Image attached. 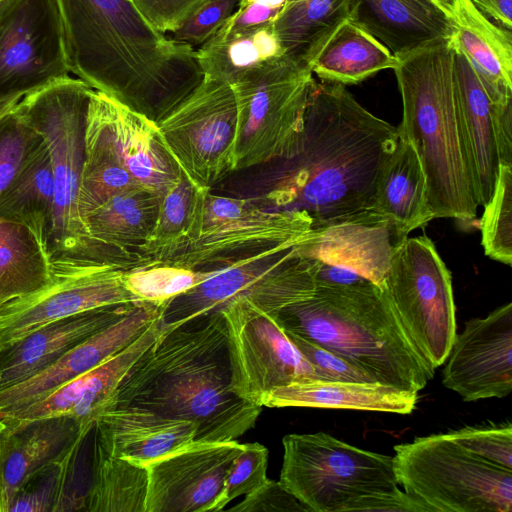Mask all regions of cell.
Listing matches in <instances>:
<instances>
[{
    "label": "cell",
    "instance_id": "cell-1",
    "mask_svg": "<svg viewBox=\"0 0 512 512\" xmlns=\"http://www.w3.org/2000/svg\"><path fill=\"white\" fill-rule=\"evenodd\" d=\"M398 129L365 109L345 85L315 80L298 143L273 191L279 210L312 231L373 212L381 165Z\"/></svg>",
    "mask_w": 512,
    "mask_h": 512
},
{
    "label": "cell",
    "instance_id": "cell-2",
    "mask_svg": "<svg viewBox=\"0 0 512 512\" xmlns=\"http://www.w3.org/2000/svg\"><path fill=\"white\" fill-rule=\"evenodd\" d=\"M70 74L158 116L203 80L196 49L153 27L131 0H55Z\"/></svg>",
    "mask_w": 512,
    "mask_h": 512
},
{
    "label": "cell",
    "instance_id": "cell-3",
    "mask_svg": "<svg viewBox=\"0 0 512 512\" xmlns=\"http://www.w3.org/2000/svg\"><path fill=\"white\" fill-rule=\"evenodd\" d=\"M231 377L227 325L218 311L161 328L105 410L140 407L193 422L194 441L236 440L255 425L262 406L238 396Z\"/></svg>",
    "mask_w": 512,
    "mask_h": 512
},
{
    "label": "cell",
    "instance_id": "cell-4",
    "mask_svg": "<svg viewBox=\"0 0 512 512\" xmlns=\"http://www.w3.org/2000/svg\"><path fill=\"white\" fill-rule=\"evenodd\" d=\"M269 312L285 332L331 350L377 382L418 393L434 376L385 291L371 281L316 286L309 296Z\"/></svg>",
    "mask_w": 512,
    "mask_h": 512
},
{
    "label": "cell",
    "instance_id": "cell-5",
    "mask_svg": "<svg viewBox=\"0 0 512 512\" xmlns=\"http://www.w3.org/2000/svg\"><path fill=\"white\" fill-rule=\"evenodd\" d=\"M398 59L403 116L397 129L420 160L434 218L472 221L479 206L454 84L453 39Z\"/></svg>",
    "mask_w": 512,
    "mask_h": 512
},
{
    "label": "cell",
    "instance_id": "cell-6",
    "mask_svg": "<svg viewBox=\"0 0 512 512\" xmlns=\"http://www.w3.org/2000/svg\"><path fill=\"white\" fill-rule=\"evenodd\" d=\"M92 90L67 75L28 92L15 107L43 137L51 157L55 195L46 254L55 268L117 263L92 239L79 212L85 117Z\"/></svg>",
    "mask_w": 512,
    "mask_h": 512
},
{
    "label": "cell",
    "instance_id": "cell-7",
    "mask_svg": "<svg viewBox=\"0 0 512 512\" xmlns=\"http://www.w3.org/2000/svg\"><path fill=\"white\" fill-rule=\"evenodd\" d=\"M281 484L311 512H425L396 478L393 456L325 432L283 438Z\"/></svg>",
    "mask_w": 512,
    "mask_h": 512
},
{
    "label": "cell",
    "instance_id": "cell-8",
    "mask_svg": "<svg viewBox=\"0 0 512 512\" xmlns=\"http://www.w3.org/2000/svg\"><path fill=\"white\" fill-rule=\"evenodd\" d=\"M398 484L425 512H511L512 470L490 463L450 433L394 446Z\"/></svg>",
    "mask_w": 512,
    "mask_h": 512
},
{
    "label": "cell",
    "instance_id": "cell-9",
    "mask_svg": "<svg viewBox=\"0 0 512 512\" xmlns=\"http://www.w3.org/2000/svg\"><path fill=\"white\" fill-rule=\"evenodd\" d=\"M410 340L436 369L445 363L457 332L451 273L426 236L396 248L381 286Z\"/></svg>",
    "mask_w": 512,
    "mask_h": 512
},
{
    "label": "cell",
    "instance_id": "cell-10",
    "mask_svg": "<svg viewBox=\"0 0 512 512\" xmlns=\"http://www.w3.org/2000/svg\"><path fill=\"white\" fill-rule=\"evenodd\" d=\"M154 120L170 155L196 187L211 190L237 171L238 106L230 84L204 76Z\"/></svg>",
    "mask_w": 512,
    "mask_h": 512
},
{
    "label": "cell",
    "instance_id": "cell-11",
    "mask_svg": "<svg viewBox=\"0 0 512 512\" xmlns=\"http://www.w3.org/2000/svg\"><path fill=\"white\" fill-rule=\"evenodd\" d=\"M311 231L310 221L299 212L263 209L248 199L201 189L188 240L167 263L213 268L276 245L299 243Z\"/></svg>",
    "mask_w": 512,
    "mask_h": 512
},
{
    "label": "cell",
    "instance_id": "cell-12",
    "mask_svg": "<svg viewBox=\"0 0 512 512\" xmlns=\"http://www.w3.org/2000/svg\"><path fill=\"white\" fill-rule=\"evenodd\" d=\"M315 79L289 59L234 85L237 171L287 159L302 130Z\"/></svg>",
    "mask_w": 512,
    "mask_h": 512
},
{
    "label": "cell",
    "instance_id": "cell-13",
    "mask_svg": "<svg viewBox=\"0 0 512 512\" xmlns=\"http://www.w3.org/2000/svg\"><path fill=\"white\" fill-rule=\"evenodd\" d=\"M107 168L123 169L141 187L161 195L182 174L153 118L93 89L85 117L82 171Z\"/></svg>",
    "mask_w": 512,
    "mask_h": 512
},
{
    "label": "cell",
    "instance_id": "cell-14",
    "mask_svg": "<svg viewBox=\"0 0 512 512\" xmlns=\"http://www.w3.org/2000/svg\"><path fill=\"white\" fill-rule=\"evenodd\" d=\"M297 245H276L213 267L210 278L162 305L161 328L218 312L240 296L265 301L312 284V263Z\"/></svg>",
    "mask_w": 512,
    "mask_h": 512
},
{
    "label": "cell",
    "instance_id": "cell-15",
    "mask_svg": "<svg viewBox=\"0 0 512 512\" xmlns=\"http://www.w3.org/2000/svg\"><path fill=\"white\" fill-rule=\"evenodd\" d=\"M220 311L228 331L231 387L241 398L262 406L263 398L276 387L323 379L274 315L248 297L235 298Z\"/></svg>",
    "mask_w": 512,
    "mask_h": 512
},
{
    "label": "cell",
    "instance_id": "cell-16",
    "mask_svg": "<svg viewBox=\"0 0 512 512\" xmlns=\"http://www.w3.org/2000/svg\"><path fill=\"white\" fill-rule=\"evenodd\" d=\"M127 267L102 262L51 266L41 289L0 305V349L54 321L99 307L139 301L124 284Z\"/></svg>",
    "mask_w": 512,
    "mask_h": 512
},
{
    "label": "cell",
    "instance_id": "cell-17",
    "mask_svg": "<svg viewBox=\"0 0 512 512\" xmlns=\"http://www.w3.org/2000/svg\"><path fill=\"white\" fill-rule=\"evenodd\" d=\"M67 75L55 0H15L0 18V98Z\"/></svg>",
    "mask_w": 512,
    "mask_h": 512
},
{
    "label": "cell",
    "instance_id": "cell-18",
    "mask_svg": "<svg viewBox=\"0 0 512 512\" xmlns=\"http://www.w3.org/2000/svg\"><path fill=\"white\" fill-rule=\"evenodd\" d=\"M443 385L465 402L503 398L512 390V303L473 318L456 335Z\"/></svg>",
    "mask_w": 512,
    "mask_h": 512
},
{
    "label": "cell",
    "instance_id": "cell-19",
    "mask_svg": "<svg viewBox=\"0 0 512 512\" xmlns=\"http://www.w3.org/2000/svg\"><path fill=\"white\" fill-rule=\"evenodd\" d=\"M241 449L236 440L193 441L149 464L146 512H214Z\"/></svg>",
    "mask_w": 512,
    "mask_h": 512
},
{
    "label": "cell",
    "instance_id": "cell-20",
    "mask_svg": "<svg viewBox=\"0 0 512 512\" xmlns=\"http://www.w3.org/2000/svg\"><path fill=\"white\" fill-rule=\"evenodd\" d=\"M161 308L149 302L134 303L122 317L69 349L41 373L0 391V415L42 399L124 350L160 317Z\"/></svg>",
    "mask_w": 512,
    "mask_h": 512
},
{
    "label": "cell",
    "instance_id": "cell-21",
    "mask_svg": "<svg viewBox=\"0 0 512 512\" xmlns=\"http://www.w3.org/2000/svg\"><path fill=\"white\" fill-rule=\"evenodd\" d=\"M0 484L3 512L23 481L44 465L63 458L94 427L68 415L0 419Z\"/></svg>",
    "mask_w": 512,
    "mask_h": 512
},
{
    "label": "cell",
    "instance_id": "cell-22",
    "mask_svg": "<svg viewBox=\"0 0 512 512\" xmlns=\"http://www.w3.org/2000/svg\"><path fill=\"white\" fill-rule=\"evenodd\" d=\"M407 237L373 211L313 230L297 248L308 259L352 269L381 287L396 248Z\"/></svg>",
    "mask_w": 512,
    "mask_h": 512
},
{
    "label": "cell",
    "instance_id": "cell-23",
    "mask_svg": "<svg viewBox=\"0 0 512 512\" xmlns=\"http://www.w3.org/2000/svg\"><path fill=\"white\" fill-rule=\"evenodd\" d=\"M159 318L155 319L131 345L101 365L24 408L0 415V419L68 415L85 426L94 427L119 384L161 333Z\"/></svg>",
    "mask_w": 512,
    "mask_h": 512
},
{
    "label": "cell",
    "instance_id": "cell-24",
    "mask_svg": "<svg viewBox=\"0 0 512 512\" xmlns=\"http://www.w3.org/2000/svg\"><path fill=\"white\" fill-rule=\"evenodd\" d=\"M133 303L87 310L42 326L0 349V391L55 363L69 349L122 317Z\"/></svg>",
    "mask_w": 512,
    "mask_h": 512
},
{
    "label": "cell",
    "instance_id": "cell-25",
    "mask_svg": "<svg viewBox=\"0 0 512 512\" xmlns=\"http://www.w3.org/2000/svg\"><path fill=\"white\" fill-rule=\"evenodd\" d=\"M92 433L110 454L148 466L193 442L196 426L189 420L125 406L103 411Z\"/></svg>",
    "mask_w": 512,
    "mask_h": 512
},
{
    "label": "cell",
    "instance_id": "cell-26",
    "mask_svg": "<svg viewBox=\"0 0 512 512\" xmlns=\"http://www.w3.org/2000/svg\"><path fill=\"white\" fill-rule=\"evenodd\" d=\"M350 2L351 19L397 58L454 36V20L431 0Z\"/></svg>",
    "mask_w": 512,
    "mask_h": 512
},
{
    "label": "cell",
    "instance_id": "cell-27",
    "mask_svg": "<svg viewBox=\"0 0 512 512\" xmlns=\"http://www.w3.org/2000/svg\"><path fill=\"white\" fill-rule=\"evenodd\" d=\"M453 74L475 197L478 206L483 207L492 196L500 166L493 103L470 62L455 44Z\"/></svg>",
    "mask_w": 512,
    "mask_h": 512
},
{
    "label": "cell",
    "instance_id": "cell-28",
    "mask_svg": "<svg viewBox=\"0 0 512 512\" xmlns=\"http://www.w3.org/2000/svg\"><path fill=\"white\" fill-rule=\"evenodd\" d=\"M417 401V392L380 382L308 378L272 389L263 398L262 406L410 414L415 410Z\"/></svg>",
    "mask_w": 512,
    "mask_h": 512
},
{
    "label": "cell",
    "instance_id": "cell-29",
    "mask_svg": "<svg viewBox=\"0 0 512 512\" xmlns=\"http://www.w3.org/2000/svg\"><path fill=\"white\" fill-rule=\"evenodd\" d=\"M453 42L467 58L493 104L512 101V31L459 0Z\"/></svg>",
    "mask_w": 512,
    "mask_h": 512
},
{
    "label": "cell",
    "instance_id": "cell-30",
    "mask_svg": "<svg viewBox=\"0 0 512 512\" xmlns=\"http://www.w3.org/2000/svg\"><path fill=\"white\" fill-rule=\"evenodd\" d=\"M373 210L391 220L405 236L435 219L420 160L412 145L399 133L381 165Z\"/></svg>",
    "mask_w": 512,
    "mask_h": 512
},
{
    "label": "cell",
    "instance_id": "cell-31",
    "mask_svg": "<svg viewBox=\"0 0 512 512\" xmlns=\"http://www.w3.org/2000/svg\"><path fill=\"white\" fill-rule=\"evenodd\" d=\"M196 53L204 76L230 85L288 59L273 23L230 33L216 32Z\"/></svg>",
    "mask_w": 512,
    "mask_h": 512
},
{
    "label": "cell",
    "instance_id": "cell-32",
    "mask_svg": "<svg viewBox=\"0 0 512 512\" xmlns=\"http://www.w3.org/2000/svg\"><path fill=\"white\" fill-rule=\"evenodd\" d=\"M162 195L132 188L107 199L84 218L92 239L117 263L127 268L128 248L139 247L157 217Z\"/></svg>",
    "mask_w": 512,
    "mask_h": 512
},
{
    "label": "cell",
    "instance_id": "cell-33",
    "mask_svg": "<svg viewBox=\"0 0 512 512\" xmlns=\"http://www.w3.org/2000/svg\"><path fill=\"white\" fill-rule=\"evenodd\" d=\"M399 59L378 39L355 23L344 21L311 62L321 81L357 84L384 69H395Z\"/></svg>",
    "mask_w": 512,
    "mask_h": 512
},
{
    "label": "cell",
    "instance_id": "cell-34",
    "mask_svg": "<svg viewBox=\"0 0 512 512\" xmlns=\"http://www.w3.org/2000/svg\"><path fill=\"white\" fill-rule=\"evenodd\" d=\"M351 15L350 0H286L273 26L285 56L310 69L319 50Z\"/></svg>",
    "mask_w": 512,
    "mask_h": 512
},
{
    "label": "cell",
    "instance_id": "cell-35",
    "mask_svg": "<svg viewBox=\"0 0 512 512\" xmlns=\"http://www.w3.org/2000/svg\"><path fill=\"white\" fill-rule=\"evenodd\" d=\"M54 175L45 141L0 194V217L25 225L46 252L54 210Z\"/></svg>",
    "mask_w": 512,
    "mask_h": 512
},
{
    "label": "cell",
    "instance_id": "cell-36",
    "mask_svg": "<svg viewBox=\"0 0 512 512\" xmlns=\"http://www.w3.org/2000/svg\"><path fill=\"white\" fill-rule=\"evenodd\" d=\"M147 466L110 454L93 436L87 512H146Z\"/></svg>",
    "mask_w": 512,
    "mask_h": 512
},
{
    "label": "cell",
    "instance_id": "cell-37",
    "mask_svg": "<svg viewBox=\"0 0 512 512\" xmlns=\"http://www.w3.org/2000/svg\"><path fill=\"white\" fill-rule=\"evenodd\" d=\"M51 278V264L36 235L0 217V305L35 292Z\"/></svg>",
    "mask_w": 512,
    "mask_h": 512
},
{
    "label": "cell",
    "instance_id": "cell-38",
    "mask_svg": "<svg viewBox=\"0 0 512 512\" xmlns=\"http://www.w3.org/2000/svg\"><path fill=\"white\" fill-rule=\"evenodd\" d=\"M87 436L63 458L29 475L16 491L8 512L84 511V498L73 479Z\"/></svg>",
    "mask_w": 512,
    "mask_h": 512
},
{
    "label": "cell",
    "instance_id": "cell-39",
    "mask_svg": "<svg viewBox=\"0 0 512 512\" xmlns=\"http://www.w3.org/2000/svg\"><path fill=\"white\" fill-rule=\"evenodd\" d=\"M201 189L182 173L163 193L154 225L138 247L143 265L167 263L184 247Z\"/></svg>",
    "mask_w": 512,
    "mask_h": 512
},
{
    "label": "cell",
    "instance_id": "cell-40",
    "mask_svg": "<svg viewBox=\"0 0 512 512\" xmlns=\"http://www.w3.org/2000/svg\"><path fill=\"white\" fill-rule=\"evenodd\" d=\"M215 271L155 263L126 269L124 284L139 301L163 305L198 286Z\"/></svg>",
    "mask_w": 512,
    "mask_h": 512
},
{
    "label": "cell",
    "instance_id": "cell-41",
    "mask_svg": "<svg viewBox=\"0 0 512 512\" xmlns=\"http://www.w3.org/2000/svg\"><path fill=\"white\" fill-rule=\"evenodd\" d=\"M481 244L491 259L512 264V166H499L494 191L483 206Z\"/></svg>",
    "mask_w": 512,
    "mask_h": 512
},
{
    "label": "cell",
    "instance_id": "cell-42",
    "mask_svg": "<svg viewBox=\"0 0 512 512\" xmlns=\"http://www.w3.org/2000/svg\"><path fill=\"white\" fill-rule=\"evenodd\" d=\"M43 142V137L15 108L0 120V194Z\"/></svg>",
    "mask_w": 512,
    "mask_h": 512
},
{
    "label": "cell",
    "instance_id": "cell-43",
    "mask_svg": "<svg viewBox=\"0 0 512 512\" xmlns=\"http://www.w3.org/2000/svg\"><path fill=\"white\" fill-rule=\"evenodd\" d=\"M268 449L260 443L242 444L226 474L222 493L214 512L223 510L233 499L247 495L268 480L266 476Z\"/></svg>",
    "mask_w": 512,
    "mask_h": 512
},
{
    "label": "cell",
    "instance_id": "cell-44",
    "mask_svg": "<svg viewBox=\"0 0 512 512\" xmlns=\"http://www.w3.org/2000/svg\"><path fill=\"white\" fill-rule=\"evenodd\" d=\"M463 447L495 465L512 470V424L466 426L449 432Z\"/></svg>",
    "mask_w": 512,
    "mask_h": 512
},
{
    "label": "cell",
    "instance_id": "cell-45",
    "mask_svg": "<svg viewBox=\"0 0 512 512\" xmlns=\"http://www.w3.org/2000/svg\"><path fill=\"white\" fill-rule=\"evenodd\" d=\"M240 0H204L169 36L196 49L209 40L237 9Z\"/></svg>",
    "mask_w": 512,
    "mask_h": 512
},
{
    "label": "cell",
    "instance_id": "cell-46",
    "mask_svg": "<svg viewBox=\"0 0 512 512\" xmlns=\"http://www.w3.org/2000/svg\"><path fill=\"white\" fill-rule=\"evenodd\" d=\"M287 335L324 380L377 382L363 369L331 350L297 335Z\"/></svg>",
    "mask_w": 512,
    "mask_h": 512
},
{
    "label": "cell",
    "instance_id": "cell-47",
    "mask_svg": "<svg viewBox=\"0 0 512 512\" xmlns=\"http://www.w3.org/2000/svg\"><path fill=\"white\" fill-rule=\"evenodd\" d=\"M229 511L311 512L280 481L269 479L261 487L245 495V498L237 505L229 508Z\"/></svg>",
    "mask_w": 512,
    "mask_h": 512
},
{
    "label": "cell",
    "instance_id": "cell-48",
    "mask_svg": "<svg viewBox=\"0 0 512 512\" xmlns=\"http://www.w3.org/2000/svg\"><path fill=\"white\" fill-rule=\"evenodd\" d=\"M204 0H132L140 13L160 32L172 33Z\"/></svg>",
    "mask_w": 512,
    "mask_h": 512
},
{
    "label": "cell",
    "instance_id": "cell-49",
    "mask_svg": "<svg viewBox=\"0 0 512 512\" xmlns=\"http://www.w3.org/2000/svg\"><path fill=\"white\" fill-rule=\"evenodd\" d=\"M493 123L499 163L512 166V101L493 104Z\"/></svg>",
    "mask_w": 512,
    "mask_h": 512
},
{
    "label": "cell",
    "instance_id": "cell-50",
    "mask_svg": "<svg viewBox=\"0 0 512 512\" xmlns=\"http://www.w3.org/2000/svg\"><path fill=\"white\" fill-rule=\"evenodd\" d=\"M309 260L312 263L316 286H348L370 281L352 269L335 264Z\"/></svg>",
    "mask_w": 512,
    "mask_h": 512
},
{
    "label": "cell",
    "instance_id": "cell-51",
    "mask_svg": "<svg viewBox=\"0 0 512 512\" xmlns=\"http://www.w3.org/2000/svg\"><path fill=\"white\" fill-rule=\"evenodd\" d=\"M474 6L497 25L512 31V0H471Z\"/></svg>",
    "mask_w": 512,
    "mask_h": 512
},
{
    "label": "cell",
    "instance_id": "cell-52",
    "mask_svg": "<svg viewBox=\"0 0 512 512\" xmlns=\"http://www.w3.org/2000/svg\"><path fill=\"white\" fill-rule=\"evenodd\" d=\"M24 95V93H18L0 98V120L17 106Z\"/></svg>",
    "mask_w": 512,
    "mask_h": 512
},
{
    "label": "cell",
    "instance_id": "cell-53",
    "mask_svg": "<svg viewBox=\"0 0 512 512\" xmlns=\"http://www.w3.org/2000/svg\"><path fill=\"white\" fill-rule=\"evenodd\" d=\"M454 20L459 0H431Z\"/></svg>",
    "mask_w": 512,
    "mask_h": 512
},
{
    "label": "cell",
    "instance_id": "cell-54",
    "mask_svg": "<svg viewBox=\"0 0 512 512\" xmlns=\"http://www.w3.org/2000/svg\"><path fill=\"white\" fill-rule=\"evenodd\" d=\"M239 3H256L281 11L286 3V0H240Z\"/></svg>",
    "mask_w": 512,
    "mask_h": 512
},
{
    "label": "cell",
    "instance_id": "cell-55",
    "mask_svg": "<svg viewBox=\"0 0 512 512\" xmlns=\"http://www.w3.org/2000/svg\"><path fill=\"white\" fill-rule=\"evenodd\" d=\"M15 0H0V18L7 12Z\"/></svg>",
    "mask_w": 512,
    "mask_h": 512
},
{
    "label": "cell",
    "instance_id": "cell-56",
    "mask_svg": "<svg viewBox=\"0 0 512 512\" xmlns=\"http://www.w3.org/2000/svg\"><path fill=\"white\" fill-rule=\"evenodd\" d=\"M2 427V426H1ZM0 427V428H1ZM0 512H3V508H2V498H1V484H0Z\"/></svg>",
    "mask_w": 512,
    "mask_h": 512
},
{
    "label": "cell",
    "instance_id": "cell-57",
    "mask_svg": "<svg viewBox=\"0 0 512 512\" xmlns=\"http://www.w3.org/2000/svg\"><path fill=\"white\" fill-rule=\"evenodd\" d=\"M2 426V422L0 421V427Z\"/></svg>",
    "mask_w": 512,
    "mask_h": 512
},
{
    "label": "cell",
    "instance_id": "cell-58",
    "mask_svg": "<svg viewBox=\"0 0 512 512\" xmlns=\"http://www.w3.org/2000/svg\"><path fill=\"white\" fill-rule=\"evenodd\" d=\"M132 1V0H131Z\"/></svg>",
    "mask_w": 512,
    "mask_h": 512
}]
</instances>
